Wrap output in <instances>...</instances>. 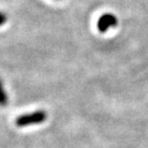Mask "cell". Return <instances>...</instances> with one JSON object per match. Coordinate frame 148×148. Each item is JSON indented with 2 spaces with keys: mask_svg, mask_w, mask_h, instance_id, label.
I'll list each match as a JSON object with an SVG mask.
<instances>
[{
  "mask_svg": "<svg viewBox=\"0 0 148 148\" xmlns=\"http://www.w3.org/2000/svg\"><path fill=\"white\" fill-rule=\"evenodd\" d=\"M7 19H8L7 14H6L4 12H0V27L7 22Z\"/></svg>",
  "mask_w": 148,
  "mask_h": 148,
  "instance_id": "277c9868",
  "label": "cell"
},
{
  "mask_svg": "<svg viewBox=\"0 0 148 148\" xmlns=\"http://www.w3.org/2000/svg\"><path fill=\"white\" fill-rule=\"evenodd\" d=\"M9 103V97L8 94L6 92L4 84H3V81L0 79V107H6Z\"/></svg>",
  "mask_w": 148,
  "mask_h": 148,
  "instance_id": "3957f363",
  "label": "cell"
},
{
  "mask_svg": "<svg viewBox=\"0 0 148 148\" xmlns=\"http://www.w3.org/2000/svg\"><path fill=\"white\" fill-rule=\"evenodd\" d=\"M117 25V17L114 14L106 13L97 20V29L100 33H106L111 28Z\"/></svg>",
  "mask_w": 148,
  "mask_h": 148,
  "instance_id": "7a4b0ae2",
  "label": "cell"
},
{
  "mask_svg": "<svg viewBox=\"0 0 148 148\" xmlns=\"http://www.w3.org/2000/svg\"><path fill=\"white\" fill-rule=\"evenodd\" d=\"M47 119V112L43 110H38L29 114H21L16 119V125L20 128L33 125H38Z\"/></svg>",
  "mask_w": 148,
  "mask_h": 148,
  "instance_id": "6da1fadb",
  "label": "cell"
}]
</instances>
